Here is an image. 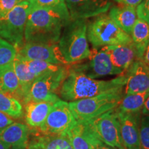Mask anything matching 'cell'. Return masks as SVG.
I'll return each instance as SVG.
<instances>
[{"label": "cell", "mask_w": 149, "mask_h": 149, "mask_svg": "<svg viewBox=\"0 0 149 149\" xmlns=\"http://www.w3.org/2000/svg\"><path fill=\"white\" fill-rule=\"evenodd\" d=\"M70 16L51 8H31L24 31L25 43L58 44Z\"/></svg>", "instance_id": "6da1fadb"}, {"label": "cell", "mask_w": 149, "mask_h": 149, "mask_svg": "<svg viewBox=\"0 0 149 149\" xmlns=\"http://www.w3.org/2000/svg\"><path fill=\"white\" fill-rule=\"evenodd\" d=\"M126 82L125 74L107 81L97 80L72 70L69 66L68 75L61 84L59 93L64 101L74 102L92 97L111 89L124 86Z\"/></svg>", "instance_id": "7a4b0ae2"}, {"label": "cell", "mask_w": 149, "mask_h": 149, "mask_svg": "<svg viewBox=\"0 0 149 149\" xmlns=\"http://www.w3.org/2000/svg\"><path fill=\"white\" fill-rule=\"evenodd\" d=\"M86 20L84 19L71 21L64 28L58 42L63 57L68 65L77 64L91 55Z\"/></svg>", "instance_id": "3957f363"}, {"label": "cell", "mask_w": 149, "mask_h": 149, "mask_svg": "<svg viewBox=\"0 0 149 149\" xmlns=\"http://www.w3.org/2000/svg\"><path fill=\"white\" fill-rule=\"evenodd\" d=\"M124 97V86L92 97L70 102L69 109L77 122H88L116 108Z\"/></svg>", "instance_id": "277c9868"}, {"label": "cell", "mask_w": 149, "mask_h": 149, "mask_svg": "<svg viewBox=\"0 0 149 149\" xmlns=\"http://www.w3.org/2000/svg\"><path fill=\"white\" fill-rule=\"evenodd\" d=\"M87 37L93 48L133 43L130 35L122 31L105 13L95 17L87 24Z\"/></svg>", "instance_id": "5b68a950"}, {"label": "cell", "mask_w": 149, "mask_h": 149, "mask_svg": "<svg viewBox=\"0 0 149 149\" xmlns=\"http://www.w3.org/2000/svg\"><path fill=\"white\" fill-rule=\"evenodd\" d=\"M69 66L70 65H64L56 71L37 77L23 100L25 104L30 102H47L54 104L60 100L56 92L68 75Z\"/></svg>", "instance_id": "8992f818"}, {"label": "cell", "mask_w": 149, "mask_h": 149, "mask_svg": "<svg viewBox=\"0 0 149 149\" xmlns=\"http://www.w3.org/2000/svg\"><path fill=\"white\" fill-rule=\"evenodd\" d=\"M30 9L29 1H20L8 13L0 17V37L15 46L17 51L25 43L24 31Z\"/></svg>", "instance_id": "52a82bcc"}, {"label": "cell", "mask_w": 149, "mask_h": 149, "mask_svg": "<svg viewBox=\"0 0 149 149\" xmlns=\"http://www.w3.org/2000/svg\"><path fill=\"white\" fill-rule=\"evenodd\" d=\"M76 122L68 102L59 100L53 104L40 130L46 135H66Z\"/></svg>", "instance_id": "ba28073f"}, {"label": "cell", "mask_w": 149, "mask_h": 149, "mask_svg": "<svg viewBox=\"0 0 149 149\" xmlns=\"http://www.w3.org/2000/svg\"><path fill=\"white\" fill-rule=\"evenodd\" d=\"M87 59H88V61L86 63L71 64L70 68L81 72L92 79L108 75L122 74L113 66L109 55L103 47L100 50L93 48Z\"/></svg>", "instance_id": "9c48e42d"}, {"label": "cell", "mask_w": 149, "mask_h": 149, "mask_svg": "<svg viewBox=\"0 0 149 149\" xmlns=\"http://www.w3.org/2000/svg\"><path fill=\"white\" fill-rule=\"evenodd\" d=\"M102 142L117 149H125L121 140L120 128L115 109L90 120Z\"/></svg>", "instance_id": "30bf717a"}, {"label": "cell", "mask_w": 149, "mask_h": 149, "mask_svg": "<svg viewBox=\"0 0 149 149\" xmlns=\"http://www.w3.org/2000/svg\"><path fill=\"white\" fill-rule=\"evenodd\" d=\"M17 55L31 60L44 61L56 65H68L57 44L25 43L17 50Z\"/></svg>", "instance_id": "8fae6325"}, {"label": "cell", "mask_w": 149, "mask_h": 149, "mask_svg": "<svg viewBox=\"0 0 149 149\" xmlns=\"http://www.w3.org/2000/svg\"><path fill=\"white\" fill-rule=\"evenodd\" d=\"M71 21L97 17L111 8V0H65Z\"/></svg>", "instance_id": "7c38bea8"}, {"label": "cell", "mask_w": 149, "mask_h": 149, "mask_svg": "<svg viewBox=\"0 0 149 149\" xmlns=\"http://www.w3.org/2000/svg\"><path fill=\"white\" fill-rule=\"evenodd\" d=\"M73 149H93L104 143L100 139L91 121L77 122L66 134Z\"/></svg>", "instance_id": "4fadbf2b"}, {"label": "cell", "mask_w": 149, "mask_h": 149, "mask_svg": "<svg viewBox=\"0 0 149 149\" xmlns=\"http://www.w3.org/2000/svg\"><path fill=\"white\" fill-rule=\"evenodd\" d=\"M125 74L124 95L149 92V67L142 59H135Z\"/></svg>", "instance_id": "5bb4252c"}, {"label": "cell", "mask_w": 149, "mask_h": 149, "mask_svg": "<svg viewBox=\"0 0 149 149\" xmlns=\"http://www.w3.org/2000/svg\"><path fill=\"white\" fill-rule=\"evenodd\" d=\"M116 113L121 140L124 148L140 149L137 113H123L117 111Z\"/></svg>", "instance_id": "9a60e30c"}, {"label": "cell", "mask_w": 149, "mask_h": 149, "mask_svg": "<svg viewBox=\"0 0 149 149\" xmlns=\"http://www.w3.org/2000/svg\"><path fill=\"white\" fill-rule=\"evenodd\" d=\"M113 66L123 74L137 59V52L133 43L124 45L104 46Z\"/></svg>", "instance_id": "2e32d148"}, {"label": "cell", "mask_w": 149, "mask_h": 149, "mask_svg": "<svg viewBox=\"0 0 149 149\" xmlns=\"http://www.w3.org/2000/svg\"><path fill=\"white\" fill-rule=\"evenodd\" d=\"M29 129L26 125L13 122L0 131V141L19 149H26L29 143Z\"/></svg>", "instance_id": "e0dca14e"}, {"label": "cell", "mask_w": 149, "mask_h": 149, "mask_svg": "<svg viewBox=\"0 0 149 149\" xmlns=\"http://www.w3.org/2000/svg\"><path fill=\"white\" fill-rule=\"evenodd\" d=\"M27 149H73L66 135L35 136L29 141Z\"/></svg>", "instance_id": "ac0fdd59"}, {"label": "cell", "mask_w": 149, "mask_h": 149, "mask_svg": "<svg viewBox=\"0 0 149 149\" xmlns=\"http://www.w3.org/2000/svg\"><path fill=\"white\" fill-rule=\"evenodd\" d=\"M109 16L122 31L130 35L137 19L136 8L120 5L110 9Z\"/></svg>", "instance_id": "d6986e66"}, {"label": "cell", "mask_w": 149, "mask_h": 149, "mask_svg": "<svg viewBox=\"0 0 149 149\" xmlns=\"http://www.w3.org/2000/svg\"><path fill=\"white\" fill-rule=\"evenodd\" d=\"M13 61L0 66V91L17 100L21 99V95Z\"/></svg>", "instance_id": "ffe728a7"}, {"label": "cell", "mask_w": 149, "mask_h": 149, "mask_svg": "<svg viewBox=\"0 0 149 149\" xmlns=\"http://www.w3.org/2000/svg\"><path fill=\"white\" fill-rule=\"evenodd\" d=\"M53 103L47 102H30L26 104L25 120L32 128H40L46 120Z\"/></svg>", "instance_id": "44dd1931"}, {"label": "cell", "mask_w": 149, "mask_h": 149, "mask_svg": "<svg viewBox=\"0 0 149 149\" xmlns=\"http://www.w3.org/2000/svg\"><path fill=\"white\" fill-rule=\"evenodd\" d=\"M130 37L137 52V59H142L149 44V24L144 20L137 18Z\"/></svg>", "instance_id": "7402d4cb"}, {"label": "cell", "mask_w": 149, "mask_h": 149, "mask_svg": "<svg viewBox=\"0 0 149 149\" xmlns=\"http://www.w3.org/2000/svg\"><path fill=\"white\" fill-rule=\"evenodd\" d=\"M13 62L15 71L19 84L21 99L23 100L37 77L30 72L25 61L22 57L17 55Z\"/></svg>", "instance_id": "603a6c76"}, {"label": "cell", "mask_w": 149, "mask_h": 149, "mask_svg": "<svg viewBox=\"0 0 149 149\" xmlns=\"http://www.w3.org/2000/svg\"><path fill=\"white\" fill-rule=\"evenodd\" d=\"M149 96V92L124 95L118 107L115 108L117 112L123 113H137L141 111L144 102Z\"/></svg>", "instance_id": "cb8c5ba5"}, {"label": "cell", "mask_w": 149, "mask_h": 149, "mask_svg": "<svg viewBox=\"0 0 149 149\" xmlns=\"http://www.w3.org/2000/svg\"><path fill=\"white\" fill-rule=\"evenodd\" d=\"M0 111L12 118H20L24 114L21 103L13 97L0 91Z\"/></svg>", "instance_id": "d4e9b609"}, {"label": "cell", "mask_w": 149, "mask_h": 149, "mask_svg": "<svg viewBox=\"0 0 149 149\" xmlns=\"http://www.w3.org/2000/svg\"><path fill=\"white\" fill-rule=\"evenodd\" d=\"M22 59L25 61L30 72L34 74L36 77H40V76L44 74L48 73V72L56 71V70H59L61 66H64V65L53 64L44 61L31 60V59H26L24 58Z\"/></svg>", "instance_id": "484cf974"}, {"label": "cell", "mask_w": 149, "mask_h": 149, "mask_svg": "<svg viewBox=\"0 0 149 149\" xmlns=\"http://www.w3.org/2000/svg\"><path fill=\"white\" fill-rule=\"evenodd\" d=\"M31 8H51L57 10L65 15L70 16L65 0H28Z\"/></svg>", "instance_id": "4316f807"}, {"label": "cell", "mask_w": 149, "mask_h": 149, "mask_svg": "<svg viewBox=\"0 0 149 149\" xmlns=\"http://www.w3.org/2000/svg\"><path fill=\"white\" fill-rule=\"evenodd\" d=\"M17 53L15 46L0 37V66L13 61Z\"/></svg>", "instance_id": "83f0119b"}, {"label": "cell", "mask_w": 149, "mask_h": 149, "mask_svg": "<svg viewBox=\"0 0 149 149\" xmlns=\"http://www.w3.org/2000/svg\"><path fill=\"white\" fill-rule=\"evenodd\" d=\"M139 133L140 149H149V117L141 118Z\"/></svg>", "instance_id": "f1b7e54d"}, {"label": "cell", "mask_w": 149, "mask_h": 149, "mask_svg": "<svg viewBox=\"0 0 149 149\" xmlns=\"http://www.w3.org/2000/svg\"><path fill=\"white\" fill-rule=\"evenodd\" d=\"M137 18L144 20L149 24V0H142L136 7Z\"/></svg>", "instance_id": "f546056e"}, {"label": "cell", "mask_w": 149, "mask_h": 149, "mask_svg": "<svg viewBox=\"0 0 149 149\" xmlns=\"http://www.w3.org/2000/svg\"><path fill=\"white\" fill-rule=\"evenodd\" d=\"M18 3V0H0V17L8 13Z\"/></svg>", "instance_id": "4dcf8cb0"}, {"label": "cell", "mask_w": 149, "mask_h": 149, "mask_svg": "<svg viewBox=\"0 0 149 149\" xmlns=\"http://www.w3.org/2000/svg\"><path fill=\"white\" fill-rule=\"evenodd\" d=\"M14 122L12 117H10L3 112L0 111V131L4 129L7 126Z\"/></svg>", "instance_id": "1f68e13d"}, {"label": "cell", "mask_w": 149, "mask_h": 149, "mask_svg": "<svg viewBox=\"0 0 149 149\" xmlns=\"http://www.w3.org/2000/svg\"><path fill=\"white\" fill-rule=\"evenodd\" d=\"M114 1L120 5L128 6L136 8L142 1V0H114Z\"/></svg>", "instance_id": "d6a6232c"}, {"label": "cell", "mask_w": 149, "mask_h": 149, "mask_svg": "<svg viewBox=\"0 0 149 149\" xmlns=\"http://www.w3.org/2000/svg\"><path fill=\"white\" fill-rule=\"evenodd\" d=\"M142 113L144 115H149V96L147 97L146 101L144 102L142 109H141Z\"/></svg>", "instance_id": "836d02e7"}, {"label": "cell", "mask_w": 149, "mask_h": 149, "mask_svg": "<svg viewBox=\"0 0 149 149\" xmlns=\"http://www.w3.org/2000/svg\"><path fill=\"white\" fill-rule=\"evenodd\" d=\"M142 60L144 61L145 64L149 67V44L148 45V46H147L146 51H145L144 56H143Z\"/></svg>", "instance_id": "e575fe53"}, {"label": "cell", "mask_w": 149, "mask_h": 149, "mask_svg": "<svg viewBox=\"0 0 149 149\" xmlns=\"http://www.w3.org/2000/svg\"><path fill=\"white\" fill-rule=\"evenodd\" d=\"M0 149H19L0 141Z\"/></svg>", "instance_id": "d590c367"}, {"label": "cell", "mask_w": 149, "mask_h": 149, "mask_svg": "<svg viewBox=\"0 0 149 149\" xmlns=\"http://www.w3.org/2000/svg\"><path fill=\"white\" fill-rule=\"evenodd\" d=\"M93 149H112V148H109V147H108L105 144H103L99 145V146L95 147V148Z\"/></svg>", "instance_id": "8d00e7d4"}, {"label": "cell", "mask_w": 149, "mask_h": 149, "mask_svg": "<svg viewBox=\"0 0 149 149\" xmlns=\"http://www.w3.org/2000/svg\"><path fill=\"white\" fill-rule=\"evenodd\" d=\"M28 1V0H18L19 2H20V1Z\"/></svg>", "instance_id": "74e56055"}]
</instances>
